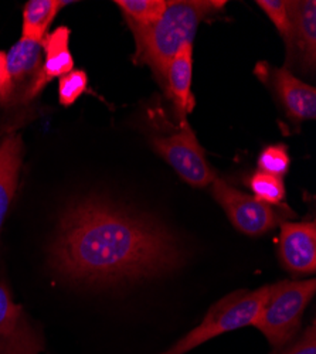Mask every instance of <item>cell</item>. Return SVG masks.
Returning a JSON list of instances; mask_svg holds the SVG:
<instances>
[{"label":"cell","instance_id":"6da1fadb","mask_svg":"<svg viewBox=\"0 0 316 354\" xmlns=\"http://www.w3.org/2000/svg\"><path fill=\"white\" fill-rule=\"evenodd\" d=\"M183 257L162 225L100 198L70 205L50 248L57 272L91 285L158 277L180 267Z\"/></svg>","mask_w":316,"mask_h":354},{"label":"cell","instance_id":"7a4b0ae2","mask_svg":"<svg viewBox=\"0 0 316 354\" xmlns=\"http://www.w3.org/2000/svg\"><path fill=\"white\" fill-rule=\"evenodd\" d=\"M225 2L217 0H175L149 27L133 30L136 62L148 64L165 84L171 58L187 43L193 44L198 24L216 15Z\"/></svg>","mask_w":316,"mask_h":354},{"label":"cell","instance_id":"3957f363","mask_svg":"<svg viewBox=\"0 0 316 354\" xmlns=\"http://www.w3.org/2000/svg\"><path fill=\"white\" fill-rule=\"evenodd\" d=\"M268 288L270 286H261L255 290H236L227 295L210 308L197 328L160 354H186L223 333L233 332L250 324L254 326L267 299Z\"/></svg>","mask_w":316,"mask_h":354},{"label":"cell","instance_id":"277c9868","mask_svg":"<svg viewBox=\"0 0 316 354\" xmlns=\"http://www.w3.org/2000/svg\"><path fill=\"white\" fill-rule=\"evenodd\" d=\"M315 290V278L281 281L271 285L254 326L267 337L271 346L282 347L297 333L305 308L313 298Z\"/></svg>","mask_w":316,"mask_h":354},{"label":"cell","instance_id":"5b68a950","mask_svg":"<svg viewBox=\"0 0 316 354\" xmlns=\"http://www.w3.org/2000/svg\"><path fill=\"white\" fill-rule=\"evenodd\" d=\"M41 43L20 39L6 54L8 80L0 90V104L19 106L35 100L43 90Z\"/></svg>","mask_w":316,"mask_h":354},{"label":"cell","instance_id":"8992f818","mask_svg":"<svg viewBox=\"0 0 316 354\" xmlns=\"http://www.w3.org/2000/svg\"><path fill=\"white\" fill-rule=\"evenodd\" d=\"M152 146L190 186L206 187L214 182L216 173L186 121L182 122L179 132L154 139Z\"/></svg>","mask_w":316,"mask_h":354},{"label":"cell","instance_id":"52a82bcc","mask_svg":"<svg viewBox=\"0 0 316 354\" xmlns=\"http://www.w3.org/2000/svg\"><path fill=\"white\" fill-rule=\"evenodd\" d=\"M212 185L216 201L224 209L230 221L243 234L261 235L281 223V216L272 205L241 193L219 177Z\"/></svg>","mask_w":316,"mask_h":354},{"label":"cell","instance_id":"ba28073f","mask_svg":"<svg viewBox=\"0 0 316 354\" xmlns=\"http://www.w3.org/2000/svg\"><path fill=\"white\" fill-rule=\"evenodd\" d=\"M43 336L28 322L24 309L13 301L10 289L0 282V354H40Z\"/></svg>","mask_w":316,"mask_h":354},{"label":"cell","instance_id":"9c48e42d","mask_svg":"<svg viewBox=\"0 0 316 354\" xmlns=\"http://www.w3.org/2000/svg\"><path fill=\"white\" fill-rule=\"evenodd\" d=\"M279 258L294 274H313L316 270L315 221L281 223Z\"/></svg>","mask_w":316,"mask_h":354},{"label":"cell","instance_id":"30bf717a","mask_svg":"<svg viewBox=\"0 0 316 354\" xmlns=\"http://www.w3.org/2000/svg\"><path fill=\"white\" fill-rule=\"evenodd\" d=\"M272 85L286 113L294 121H308L316 118V90L298 80L290 70L275 68L271 71Z\"/></svg>","mask_w":316,"mask_h":354},{"label":"cell","instance_id":"8fae6325","mask_svg":"<svg viewBox=\"0 0 316 354\" xmlns=\"http://www.w3.org/2000/svg\"><path fill=\"white\" fill-rule=\"evenodd\" d=\"M192 71L193 44L187 43L176 53L174 58H171L165 77V84L169 88L170 97L176 105V111L182 122L186 121V115L194 106V100L190 93Z\"/></svg>","mask_w":316,"mask_h":354},{"label":"cell","instance_id":"7c38bea8","mask_svg":"<svg viewBox=\"0 0 316 354\" xmlns=\"http://www.w3.org/2000/svg\"><path fill=\"white\" fill-rule=\"evenodd\" d=\"M23 162V142L10 133L0 142V231L13 201Z\"/></svg>","mask_w":316,"mask_h":354},{"label":"cell","instance_id":"4fadbf2b","mask_svg":"<svg viewBox=\"0 0 316 354\" xmlns=\"http://www.w3.org/2000/svg\"><path fill=\"white\" fill-rule=\"evenodd\" d=\"M292 35L288 46L291 53L294 47L305 68H315L316 62V2H292Z\"/></svg>","mask_w":316,"mask_h":354},{"label":"cell","instance_id":"5bb4252c","mask_svg":"<svg viewBox=\"0 0 316 354\" xmlns=\"http://www.w3.org/2000/svg\"><path fill=\"white\" fill-rule=\"evenodd\" d=\"M70 35V28L62 26L43 39L41 47L46 54V60L43 63L41 78L44 85L57 77H63L73 71L74 58L68 48Z\"/></svg>","mask_w":316,"mask_h":354},{"label":"cell","instance_id":"9a60e30c","mask_svg":"<svg viewBox=\"0 0 316 354\" xmlns=\"http://www.w3.org/2000/svg\"><path fill=\"white\" fill-rule=\"evenodd\" d=\"M66 5L70 2L60 0H30L23 9V39L41 43L47 36V30Z\"/></svg>","mask_w":316,"mask_h":354},{"label":"cell","instance_id":"2e32d148","mask_svg":"<svg viewBox=\"0 0 316 354\" xmlns=\"http://www.w3.org/2000/svg\"><path fill=\"white\" fill-rule=\"evenodd\" d=\"M115 5L122 10L132 30H140L160 19L167 2L166 0H117Z\"/></svg>","mask_w":316,"mask_h":354},{"label":"cell","instance_id":"e0dca14e","mask_svg":"<svg viewBox=\"0 0 316 354\" xmlns=\"http://www.w3.org/2000/svg\"><path fill=\"white\" fill-rule=\"evenodd\" d=\"M254 198L266 204H279L285 197V186L282 177L257 171L250 180Z\"/></svg>","mask_w":316,"mask_h":354},{"label":"cell","instance_id":"ac0fdd59","mask_svg":"<svg viewBox=\"0 0 316 354\" xmlns=\"http://www.w3.org/2000/svg\"><path fill=\"white\" fill-rule=\"evenodd\" d=\"M292 2H285V0H258L257 5L260 6L270 20L277 27V30L282 36L286 47L290 46L291 35H292Z\"/></svg>","mask_w":316,"mask_h":354},{"label":"cell","instance_id":"d6986e66","mask_svg":"<svg viewBox=\"0 0 316 354\" xmlns=\"http://www.w3.org/2000/svg\"><path fill=\"white\" fill-rule=\"evenodd\" d=\"M291 159L286 146L284 145H272L266 147L258 158V171L267 173L277 177H284L290 170Z\"/></svg>","mask_w":316,"mask_h":354},{"label":"cell","instance_id":"ffe728a7","mask_svg":"<svg viewBox=\"0 0 316 354\" xmlns=\"http://www.w3.org/2000/svg\"><path fill=\"white\" fill-rule=\"evenodd\" d=\"M89 86V77L82 70H73L60 77L59 101L63 106L73 105Z\"/></svg>","mask_w":316,"mask_h":354},{"label":"cell","instance_id":"44dd1931","mask_svg":"<svg viewBox=\"0 0 316 354\" xmlns=\"http://www.w3.org/2000/svg\"><path fill=\"white\" fill-rule=\"evenodd\" d=\"M281 354H316V326L315 322L310 328L306 329L304 336L291 347L282 351Z\"/></svg>","mask_w":316,"mask_h":354},{"label":"cell","instance_id":"7402d4cb","mask_svg":"<svg viewBox=\"0 0 316 354\" xmlns=\"http://www.w3.org/2000/svg\"><path fill=\"white\" fill-rule=\"evenodd\" d=\"M8 80V70H6V53L0 51V90L5 86Z\"/></svg>","mask_w":316,"mask_h":354}]
</instances>
